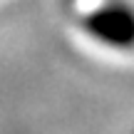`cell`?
Instances as JSON below:
<instances>
[{
	"mask_svg": "<svg viewBox=\"0 0 134 134\" xmlns=\"http://www.w3.org/2000/svg\"><path fill=\"white\" fill-rule=\"evenodd\" d=\"M87 32L107 47H134V10L124 5H109L107 10L87 18Z\"/></svg>",
	"mask_w": 134,
	"mask_h": 134,
	"instance_id": "1",
	"label": "cell"
}]
</instances>
